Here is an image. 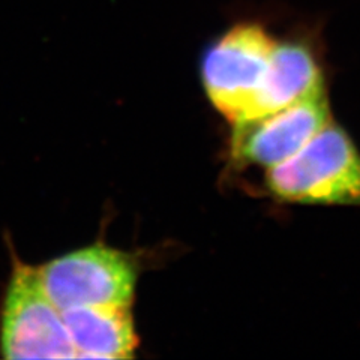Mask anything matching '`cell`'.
<instances>
[{"label": "cell", "mask_w": 360, "mask_h": 360, "mask_svg": "<svg viewBox=\"0 0 360 360\" xmlns=\"http://www.w3.org/2000/svg\"><path fill=\"white\" fill-rule=\"evenodd\" d=\"M0 352L9 360L77 359L62 311L39 269L15 263L0 314Z\"/></svg>", "instance_id": "3957f363"}, {"label": "cell", "mask_w": 360, "mask_h": 360, "mask_svg": "<svg viewBox=\"0 0 360 360\" xmlns=\"http://www.w3.org/2000/svg\"><path fill=\"white\" fill-rule=\"evenodd\" d=\"M276 44L278 39L262 22L240 21L205 53L201 75L206 94L233 125L250 116Z\"/></svg>", "instance_id": "7a4b0ae2"}, {"label": "cell", "mask_w": 360, "mask_h": 360, "mask_svg": "<svg viewBox=\"0 0 360 360\" xmlns=\"http://www.w3.org/2000/svg\"><path fill=\"white\" fill-rule=\"evenodd\" d=\"M324 84L314 32L300 30L295 37L278 41L264 80L245 122L264 117L296 104L315 90L326 87Z\"/></svg>", "instance_id": "8992f818"}, {"label": "cell", "mask_w": 360, "mask_h": 360, "mask_svg": "<svg viewBox=\"0 0 360 360\" xmlns=\"http://www.w3.org/2000/svg\"><path fill=\"white\" fill-rule=\"evenodd\" d=\"M45 291L60 311L90 305H129L137 270L131 258L103 243L77 250L39 267Z\"/></svg>", "instance_id": "277c9868"}, {"label": "cell", "mask_w": 360, "mask_h": 360, "mask_svg": "<svg viewBox=\"0 0 360 360\" xmlns=\"http://www.w3.org/2000/svg\"><path fill=\"white\" fill-rule=\"evenodd\" d=\"M77 359H131L137 335L129 305H90L62 311Z\"/></svg>", "instance_id": "52a82bcc"}, {"label": "cell", "mask_w": 360, "mask_h": 360, "mask_svg": "<svg viewBox=\"0 0 360 360\" xmlns=\"http://www.w3.org/2000/svg\"><path fill=\"white\" fill-rule=\"evenodd\" d=\"M266 185L288 202L360 206V153L330 120L295 156L269 168Z\"/></svg>", "instance_id": "6da1fadb"}, {"label": "cell", "mask_w": 360, "mask_h": 360, "mask_svg": "<svg viewBox=\"0 0 360 360\" xmlns=\"http://www.w3.org/2000/svg\"><path fill=\"white\" fill-rule=\"evenodd\" d=\"M330 120L328 92L321 87L272 115L234 125L231 156L269 170L295 156Z\"/></svg>", "instance_id": "5b68a950"}]
</instances>
